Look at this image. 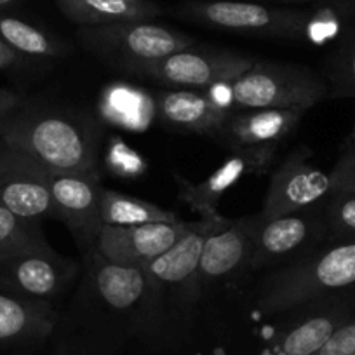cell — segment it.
I'll return each mask as SVG.
<instances>
[{"mask_svg": "<svg viewBox=\"0 0 355 355\" xmlns=\"http://www.w3.org/2000/svg\"><path fill=\"white\" fill-rule=\"evenodd\" d=\"M157 119L174 129L204 136H220L228 107L196 89H164L153 94Z\"/></svg>", "mask_w": 355, "mask_h": 355, "instance_id": "cell-18", "label": "cell"}, {"mask_svg": "<svg viewBox=\"0 0 355 355\" xmlns=\"http://www.w3.org/2000/svg\"><path fill=\"white\" fill-rule=\"evenodd\" d=\"M254 58L225 47H196L169 54L162 60L139 64L125 73L178 89H206L230 84L252 67Z\"/></svg>", "mask_w": 355, "mask_h": 355, "instance_id": "cell-8", "label": "cell"}, {"mask_svg": "<svg viewBox=\"0 0 355 355\" xmlns=\"http://www.w3.org/2000/svg\"><path fill=\"white\" fill-rule=\"evenodd\" d=\"M193 221L174 223H146L132 227L103 225L94 251L105 259L121 266L143 268L182 241Z\"/></svg>", "mask_w": 355, "mask_h": 355, "instance_id": "cell-15", "label": "cell"}, {"mask_svg": "<svg viewBox=\"0 0 355 355\" xmlns=\"http://www.w3.org/2000/svg\"><path fill=\"white\" fill-rule=\"evenodd\" d=\"M313 355H355V313Z\"/></svg>", "mask_w": 355, "mask_h": 355, "instance_id": "cell-30", "label": "cell"}, {"mask_svg": "<svg viewBox=\"0 0 355 355\" xmlns=\"http://www.w3.org/2000/svg\"><path fill=\"white\" fill-rule=\"evenodd\" d=\"M80 275V263L53 248L33 249L19 254L0 256V289L33 302L58 306Z\"/></svg>", "mask_w": 355, "mask_h": 355, "instance_id": "cell-9", "label": "cell"}, {"mask_svg": "<svg viewBox=\"0 0 355 355\" xmlns=\"http://www.w3.org/2000/svg\"><path fill=\"white\" fill-rule=\"evenodd\" d=\"M329 98H355V28L340 39L324 67Z\"/></svg>", "mask_w": 355, "mask_h": 355, "instance_id": "cell-26", "label": "cell"}, {"mask_svg": "<svg viewBox=\"0 0 355 355\" xmlns=\"http://www.w3.org/2000/svg\"><path fill=\"white\" fill-rule=\"evenodd\" d=\"M100 114L108 124L143 132L157 119L153 94L128 82H114L100 96Z\"/></svg>", "mask_w": 355, "mask_h": 355, "instance_id": "cell-21", "label": "cell"}, {"mask_svg": "<svg viewBox=\"0 0 355 355\" xmlns=\"http://www.w3.org/2000/svg\"><path fill=\"white\" fill-rule=\"evenodd\" d=\"M77 37L89 53L124 73L139 64L152 63L196 46L187 33L153 21L80 26Z\"/></svg>", "mask_w": 355, "mask_h": 355, "instance_id": "cell-7", "label": "cell"}, {"mask_svg": "<svg viewBox=\"0 0 355 355\" xmlns=\"http://www.w3.org/2000/svg\"><path fill=\"white\" fill-rule=\"evenodd\" d=\"M355 286V241L327 242L291 265L256 277L251 303L256 315L274 319L296 306Z\"/></svg>", "mask_w": 355, "mask_h": 355, "instance_id": "cell-3", "label": "cell"}, {"mask_svg": "<svg viewBox=\"0 0 355 355\" xmlns=\"http://www.w3.org/2000/svg\"><path fill=\"white\" fill-rule=\"evenodd\" d=\"M355 25V0H313L306 4L303 40L312 46L340 40Z\"/></svg>", "mask_w": 355, "mask_h": 355, "instance_id": "cell-22", "label": "cell"}, {"mask_svg": "<svg viewBox=\"0 0 355 355\" xmlns=\"http://www.w3.org/2000/svg\"><path fill=\"white\" fill-rule=\"evenodd\" d=\"M331 178V192L333 190H347L355 192V150L352 146H345L340 159L334 164Z\"/></svg>", "mask_w": 355, "mask_h": 355, "instance_id": "cell-29", "label": "cell"}, {"mask_svg": "<svg viewBox=\"0 0 355 355\" xmlns=\"http://www.w3.org/2000/svg\"><path fill=\"white\" fill-rule=\"evenodd\" d=\"M223 221L225 216L193 221L189 234L174 248L143 266L145 293L138 331L160 334L192 326L206 306L197 281L200 251L207 235Z\"/></svg>", "mask_w": 355, "mask_h": 355, "instance_id": "cell-2", "label": "cell"}, {"mask_svg": "<svg viewBox=\"0 0 355 355\" xmlns=\"http://www.w3.org/2000/svg\"><path fill=\"white\" fill-rule=\"evenodd\" d=\"M101 136L93 115L39 101H21L0 125V138L8 145L64 173L100 174Z\"/></svg>", "mask_w": 355, "mask_h": 355, "instance_id": "cell-1", "label": "cell"}, {"mask_svg": "<svg viewBox=\"0 0 355 355\" xmlns=\"http://www.w3.org/2000/svg\"><path fill=\"white\" fill-rule=\"evenodd\" d=\"M21 96L12 89H0V125L21 103Z\"/></svg>", "mask_w": 355, "mask_h": 355, "instance_id": "cell-31", "label": "cell"}, {"mask_svg": "<svg viewBox=\"0 0 355 355\" xmlns=\"http://www.w3.org/2000/svg\"><path fill=\"white\" fill-rule=\"evenodd\" d=\"M327 242L355 241V192L333 190L322 202Z\"/></svg>", "mask_w": 355, "mask_h": 355, "instance_id": "cell-27", "label": "cell"}, {"mask_svg": "<svg viewBox=\"0 0 355 355\" xmlns=\"http://www.w3.org/2000/svg\"><path fill=\"white\" fill-rule=\"evenodd\" d=\"M305 112L302 110H237L228 115L218 138L230 152L235 150L275 148L298 128Z\"/></svg>", "mask_w": 355, "mask_h": 355, "instance_id": "cell-17", "label": "cell"}, {"mask_svg": "<svg viewBox=\"0 0 355 355\" xmlns=\"http://www.w3.org/2000/svg\"><path fill=\"white\" fill-rule=\"evenodd\" d=\"M0 206L30 220H58L47 167L0 138Z\"/></svg>", "mask_w": 355, "mask_h": 355, "instance_id": "cell-14", "label": "cell"}, {"mask_svg": "<svg viewBox=\"0 0 355 355\" xmlns=\"http://www.w3.org/2000/svg\"><path fill=\"white\" fill-rule=\"evenodd\" d=\"M348 146H352V148L355 150V124H354V129H352V135H350V145Z\"/></svg>", "mask_w": 355, "mask_h": 355, "instance_id": "cell-35", "label": "cell"}, {"mask_svg": "<svg viewBox=\"0 0 355 355\" xmlns=\"http://www.w3.org/2000/svg\"><path fill=\"white\" fill-rule=\"evenodd\" d=\"M18 2H19V0H0V12L4 11V9L11 8V6L18 4Z\"/></svg>", "mask_w": 355, "mask_h": 355, "instance_id": "cell-34", "label": "cell"}, {"mask_svg": "<svg viewBox=\"0 0 355 355\" xmlns=\"http://www.w3.org/2000/svg\"><path fill=\"white\" fill-rule=\"evenodd\" d=\"M60 309L0 289V347L39 343L53 334Z\"/></svg>", "mask_w": 355, "mask_h": 355, "instance_id": "cell-19", "label": "cell"}, {"mask_svg": "<svg viewBox=\"0 0 355 355\" xmlns=\"http://www.w3.org/2000/svg\"><path fill=\"white\" fill-rule=\"evenodd\" d=\"M105 169L117 180H139L148 171L145 157L121 136H112L103 152Z\"/></svg>", "mask_w": 355, "mask_h": 355, "instance_id": "cell-28", "label": "cell"}, {"mask_svg": "<svg viewBox=\"0 0 355 355\" xmlns=\"http://www.w3.org/2000/svg\"><path fill=\"white\" fill-rule=\"evenodd\" d=\"M182 218L162 209L148 200L131 197L119 190L103 189L101 193V221L114 227H132L146 223H174Z\"/></svg>", "mask_w": 355, "mask_h": 355, "instance_id": "cell-24", "label": "cell"}, {"mask_svg": "<svg viewBox=\"0 0 355 355\" xmlns=\"http://www.w3.org/2000/svg\"><path fill=\"white\" fill-rule=\"evenodd\" d=\"M259 216L237 218L218 225L202 245L197 281L204 305L213 300L249 296L254 288L252 254Z\"/></svg>", "mask_w": 355, "mask_h": 355, "instance_id": "cell-4", "label": "cell"}, {"mask_svg": "<svg viewBox=\"0 0 355 355\" xmlns=\"http://www.w3.org/2000/svg\"><path fill=\"white\" fill-rule=\"evenodd\" d=\"M23 63H28V60L23 58L21 54L16 53L15 49H11V47L4 42V39L0 37V70L19 67V64Z\"/></svg>", "mask_w": 355, "mask_h": 355, "instance_id": "cell-32", "label": "cell"}, {"mask_svg": "<svg viewBox=\"0 0 355 355\" xmlns=\"http://www.w3.org/2000/svg\"><path fill=\"white\" fill-rule=\"evenodd\" d=\"M261 355H274V354H272L270 350H266V348H263V350H261Z\"/></svg>", "mask_w": 355, "mask_h": 355, "instance_id": "cell-36", "label": "cell"}, {"mask_svg": "<svg viewBox=\"0 0 355 355\" xmlns=\"http://www.w3.org/2000/svg\"><path fill=\"white\" fill-rule=\"evenodd\" d=\"M277 157L275 148L263 150H235L232 155L214 169L206 180L192 183L176 174L180 183V199L200 216V220H218L221 218L218 206L225 193L234 189L242 178L251 174H265Z\"/></svg>", "mask_w": 355, "mask_h": 355, "instance_id": "cell-16", "label": "cell"}, {"mask_svg": "<svg viewBox=\"0 0 355 355\" xmlns=\"http://www.w3.org/2000/svg\"><path fill=\"white\" fill-rule=\"evenodd\" d=\"M0 37L11 49L28 61L56 60L64 56L68 51L60 39L47 33L44 28L16 16L4 15V11L0 12Z\"/></svg>", "mask_w": 355, "mask_h": 355, "instance_id": "cell-23", "label": "cell"}, {"mask_svg": "<svg viewBox=\"0 0 355 355\" xmlns=\"http://www.w3.org/2000/svg\"><path fill=\"white\" fill-rule=\"evenodd\" d=\"M355 313V293L350 289L296 306L286 317L284 326L275 331L266 350L274 355H313L326 345L334 331Z\"/></svg>", "mask_w": 355, "mask_h": 355, "instance_id": "cell-11", "label": "cell"}, {"mask_svg": "<svg viewBox=\"0 0 355 355\" xmlns=\"http://www.w3.org/2000/svg\"><path fill=\"white\" fill-rule=\"evenodd\" d=\"M306 145L295 146L275 167L258 216L261 220L284 216L322 204L331 193V178L317 164Z\"/></svg>", "mask_w": 355, "mask_h": 355, "instance_id": "cell-12", "label": "cell"}, {"mask_svg": "<svg viewBox=\"0 0 355 355\" xmlns=\"http://www.w3.org/2000/svg\"><path fill=\"white\" fill-rule=\"evenodd\" d=\"M176 12L183 19L239 35L302 42L305 6H277L252 0H187Z\"/></svg>", "mask_w": 355, "mask_h": 355, "instance_id": "cell-6", "label": "cell"}, {"mask_svg": "<svg viewBox=\"0 0 355 355\" xmlns=\"http://www.w3.org/2000/svg\"><path fill=\"white\" fill-rule=\"evenodd\" d=\"M252 2H265V4H277V6H305L313 2V0H252Z\"/></svg>", "mask_w": 355, "mask_h": 355, "instance_id": "cell-33", "label": "cell"}, {"mask_svg": "<svg viewBox=\"0 0 355 355\" xmlns=\"http://www.w3.org/2000/svg\"><path fill=\"white\" fill-rule=\"evenodd\" d=\"M56 8L78 28L153 21L162 15L155 0H56Z\"/></svg>", "mask_w": 355, "mask_h": 355, "instance_id": "cell-20", "label": "cell"}, {"mask_svg": "<svg viewBox=\"0 0 355 355\" xmlns=\"http://www.w3.org/2000/svg\"><path fill=\"white\" fill-rule=\"evenodd\" d=\"M42 221L23 218L0 206V256L19 254L49 245Z\"/></svg>", "mask_w": 355, "mask_h": 355, "instance_id": "cell-25", "label": "cell"}, {"mask_svg": "<svg viewBox=\"0 0 355 355\" xmlns=\"http://www.w3.org/2000/svg\"><path fill=\"white\" fill-rule=\"evenodd\" d=\"M324 244H327V225L322 204L272 220L259 218L252 270L263 274L291 265Z\"/></svg>", "mask_w": 355, "mask_h": 355, "instance_id": "cell-10", "label": "cell"}, {"mask_svg": "<svg viewBox=\"0 0 355 355\" xmlns=\"http://www.w3.org/2000/svg\"><path fill=\"white\" fill-rule=\"evenodd\" d=\"M329 98L327 85L310 68L282 61L252 63L230 82V101L237 110H302L309 112Z\"/></svg>", "mask_w": 355, "mask_h": 355, "instance_id": "cell-5", "label": "cell"}, {"mask_svg": "<svg viewBox=\"0 0 355 355\" xmlns=\"http://www.w3.org/2000/svg\"><path fill=\"white\" fill-rule=\"evenodd\" d=\"M51 197L54 200L58 221L70 230L80 254L94 251L101 221V187L100 174L64 173L47 169Z\"/></svg>", "mask_w": 355, "mask_h": 355, "instance_id": "cell-13", "label": "cell"}]
</instances>
